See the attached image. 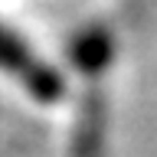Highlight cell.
I'll return each instance as SVG.
<instances>
[{"label": "cell", "instance_id": "6da1fadb", "mask_svg": "<svg viewBox=\"0 0 157 157\" xmlns=\"http://www.w3.org/2000/svg\"><path fill=\"white\" fill-rule=\"evenodd\" d=\"M0 72L10 75L20 88H26L36 101H59L66 92L59 72L46 59H39L33 46L7 23H0Z\"/></svg>", "mask_w": 157, "mask_h": 157}]
</instances>
